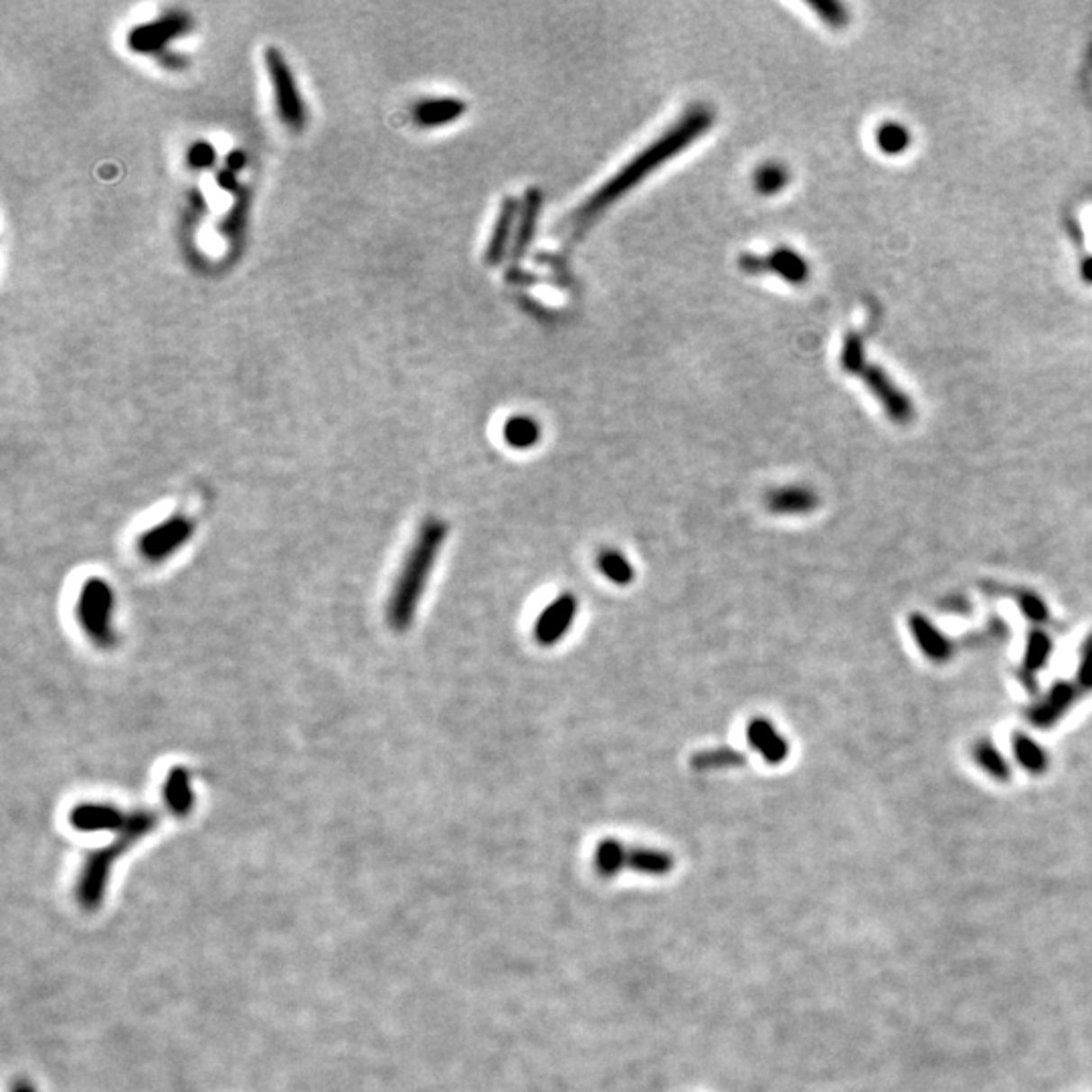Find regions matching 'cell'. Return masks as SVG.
Wrapping results in <instances>:
<instances>
[{
	"instance_id": "obj_28",
	"label": "cell",
	"mask_w": 1092,
	"mask_h": 1092,
	"mask_svg": "<svg viewBox=\"0 0 1092 1092\" xmlns=\"http://www.w3.org/2000/svg\"><path fill=\"white\" fill-rule=\"evenodd\" d=\"M217 183H219V186H221V188H225V191H235V188H237V178H235V172H233V170H229V168L221 170L219 175H217Z\"/></svg>"
},
{
	"instance_id": "obj_17",
	"label": "cell",
	"mask_w": 1092,
	"mask_h": 1092,
	"mask_svg": "<svg viewBox=\"0 0 1092 1092\" xmlns=\"http://www.w3.org/2000/svg\"><path fill=\"white\" fill-rule=\"evenodd\" d=\"M627 868L645 876H666L674 868L672 853L655 848H627Z\"/></svg>"
},
{
	"instance_id": "obj_29",
	"label": "cell",
	"mask_w": 1092,
	"mask_h": 1092,
	"mask_svg": "<svg viewBox=\"0 0 1092 1092\" xmlns=\"http://www.w3.org/2000/svg\"><path fill=\"white\" fill-rule=\"evenodd\" d=\"M245 167V154L241 150H233L231 154L227 156V168L229 170H239Z\"/></svg>"
},
{
	"instance_id": "obj_15",
	"label": "cell",
	"mask_w": 1092,
	"mask_h": 1092,
	"mask_svg": "<svg viewBox=\"0 0 1092 1092\" xmlns=\"http://www.w3.org/2000/svg\"><path fill=\"white\" fill-rule=\"evenodd\" d=\"M817 494L806 486H785L771 490L765 496V506L771 514L798 516L816 510Z\"/></svg>"
},
{
	"instance_id": "obj_20",
	"label": "cell",
	"mask_w": 1092,
	"mask_h": 1092,
	"mask_svg": "<svg viewBox=\"0 0 1092 1092\" xmlns=\"http://www.w3.org/2000/svg\"><path fill=\"white\" fill-rule=\"evenodd\" d=\"M543 429L530 415H514L504 425V441L514 449H530L540 441Z\"/></svg>"
},
{
	"instance_id": "obj_1",
	"label": "cell",
	"mask_w": 1092,
	"mask_h": 1092,
	"mask_svg": "<svg viewBox=\"0 0 1092 1092\" xmlns=\"http://www.w3.org/2000/svg\"><path fill=\"white\" fill-rule=\"evenodd\" d=\"M714 120H717L714 112L704 104H696L690 110H686L684 116L680 118L674 126H670L658 140H654L650 146L644 148L636 158H631L619 172H615L603 186H599L597 191L573 212L569 217L571 231H585L601 212L607 211V207L618 203L623 194L629 193L631 188H636L642 180H645V176H650L652 172L663 167V164L674 158L680 152H684L690 144L708 132Z\"/></svg>"
},
{
	"instance_id": "obj_6",
	"label": "cell",
	"mask_w": 1092,
	"mask_h": 1092,
	"mask_svg": "<svg viewBox=\"0 0 1092 1092\" xmlns=\"http://www.w3.org/2000/svg\"><path fill=\"white\" fill-rule=\"evenodd\" d=\"M194 520L185 514H172L168 519L156 522L154 527L144 530L136 540L138 555L146 563L158 564L168 561L170 556L180 553L188 540L194 535Z\"/></svg>"
},
{
	"instance_id": "obj_13",
	"label": "cell",
	"mask_w": 1092,
	"mask_h": 1092,
	"mask_svg": "<svg viewBox=\"0 0 1092 1092\" xmlns=\"http://www.w3.org/2000/svg\"><path fill=\"white\" fill-rule=\"evenodd\" d=\"M746 741L769 765H781L787 754H790V745L773 726V722H769L767 718H753L749 722Z\"/></svg>"
},
{
	"instance_id": "obj_12",
	"label": "cell",
	"mask_w": 1092,
	"mask_h": 1092,
	"mask_svg": "<svg viewBox=\"0 0 1092 1092\" xmlns=\"http://www.w3.org/2000/svg\"><path fill=\"white\" fill-rule=\"evenodd\" d=\"M467 104L459 97H429L413 105L411 118L419 128H441L464 116Z\"/></svg>"
},
{
	"instance_id": "obj_18",
	"label": "cell",
	"mask_w": 1092,
	"mask_h": 1092,
	"mask_svg": "<svg viewBox=\"0 0 1092 1092\" xmlns=\"http://www.w3.org/2000/svg\"><path fill=\"white\" fill-rule=\"evenodd\" d=\"M593 866L599 876L613 878L623 868H627V848L615 837H605L597 844L593 853Z\"/></svg>"
},
{
	"instance_id": "obj_26",
	"label": "cell",
	"mask_w": 1092,
	"mask_h": 1092,
	"mask_svg": "<svg viewBox=\"0 0 1092 1092\" xmlns=\"http://www.w3.org/2000/svg\"><path fill=\"white\" fill-rule=\"evenodd\" d=\"M215 160H217L215 148H212L209 142H204V140H199V142H194L191 148H188V152H186L188 167L194 168V170L211 168L212 164H215Z\"/></svg>"
},
{
	"instance_id": "obj_16",
	"label": "cell",
	"mask_w": 1092,
	"mask_h": 1092,
	"mask_svg": "<svg viewBox=\"0 0 1092 1092\" xmlns=\"http://www.w3.org/2000/svg\"><path fill=\"white\" fill-rule=\"evenodd\" d=\"M164 799H167L172 814L186 816L193 808V790H191V775L183 767L170 769L164 781Z\"/></svg>"
},
{
	"instance_id": "obj_23",
	"label": "cell",
	"mask_w": 1092,
	"mask_h": 1092,
	"mask_svg": "<svg viewBox=\"0 0 1092 1092\" xmlns=\"http://www.w3.org/2000/svg\"><path fill=\"white\" fill-rule=\"evenodd\" d=\"M876 142L878 148L886 154H900L908 148L910 134L905 126L894 124V122H886V124L878 128Z\"/></svg>"
},
{
	"instance_id": "obj_24",
	"label": "cell",
	"mask_w": 1092,
	"mask_h": 1092,
	"mask_svg": "<svg viewBox=\"0 0 1092 1092\" xmlns=\"http://www.w3.org/2000/svg\"><path fill=\"white\" fill-rule=\"evenodd\" d=\"M249 203H251V194L248 188H243V191L237 194V201L233 203L231 211H229V215L225 217L223 225H221V231H223L225 237H239L243 227H245V219H248V211H249Z\"/></svg>"
},
{
	"instance_id": "obj_27",
	"label": "cell",
	"mask_w": 1092,
	"mask_h": 1092,
	"mask_svg": "<svg viewBox=\"0 0 1092 1092\" xmlns=\"http://www.w3.org/2000/svg\"><path fill=\"white\" fill-rule=\"evenodd\" d=\"M1015 751H1017V754H1020L1022 763L1028 769H1032V771H1042V769H1044V765H1046L1044 757H1042L1040 749L1033 743L1025 741V738H1020V741H1017Z\"/></svg>"
},
{
	"instance_id": "obj_30",
	"label": "cell",
	"mask_w": 1092,
	"mask_h": 1092,
	"mask_svg": "<svg viewBox=\"0 0 1092 1092\" xmlns=\"http://www.w3.org/2000/svg\"><path fill=\"white\" fill-rule=\"evenodd\" d=\"M1082 272L1087 274V277H1088V279H1092V264H1088L1085 269H1082Z\"/></svg>"
},
{
	"instance_id": "obj_4",
	"label": "cell",
	"mask_w": 1092,
	"mask_h": 1092,
	"mask_svg": "<svg viewBox=\"0 0 1092 1092\" xmlns=\"http://www.w3.org/2000/svg\"><path fill=\"white\" fill-rule=\"evenodd\" d=\"M840 365L844 366L845 373L856 375L862 381H864L866 387L874 393L878 401L882 403V407L886 409V413H889L894 421L908 423L910 419H913V405H910V399L905 395V393L898 391L897 384L889 379V375H886L880 366L868 363L864 342H862L858 334L845 336L842 355H840Z\"/></svg>"
},
{
	"instance_id": "obj_5",
	"label": "cell",
	"mask_w": 1092,
	"mask_h": 1092,
	"mask_svg": "<svg viewBox=\"0 0 1092 1092\" xmlns=\"http://www.w3.org/2000/svg\"><path fill=\"white\" fill-rule=\"evenodd\" d=\"M266 69L274 87L279 120L293 132H300L306 126V105H303L290 63L285 61L284 53L277 47L266 49Z\"/></svg>"
},
{
	"instance_id": "obj_10",
	"label": "cell",
	"mask_w": 1092,
	"mask_h": 1092,
	"mask_svg": "<svg viewBox=\"0 0 1092 1092\" xmlns=\"http://www.w3.org/2000/svg\"><path fill=\"white\" fill-rule=\"evenodd\" d=\"M132 814H122L108 803H81L71 811V824L81 832H120L124 834Z\"/></svg>"
},
{
	"instance_id": "obj_11",
	"label": "cell",
	"mask_w": 1092,
	"mask_h": 1092,
	"mask_svg": "<svg viewBox=\"0 0 1092 1092\" xmlns=\"http://www.w3.org/2000/svg\"><path fill=\"white\" fill-rule=\"evenodd\" d=\"M519 215H520L519 199H514V196H506V199L500 203V212L496 217L494 229H492L488 248H486V251H483V264L490 267L502 264L508 245H510L514 225L519 223Z\"/></svg>"
},
{
	"instance_id": "obj_8",
	"label": "cell",
	"mask_w": 1092,
	"mask_h": 1092,
	"mask_svg": "<svg viewBox=\"0 0 1092 1092\" xmlns=\"http://www.w3.org/2000/svg\"><path fill=\"white\" fill-rule=\"evenodd\" d=\"M738 269L749 275L761 274H775L785 282L799 285L809 277V264L806 257L790 248H779L767 256H757V253H743L738 257Z\"/></svg>"
},
{
	"instance_id": "obj_21",
	"label": "cell",
	"mask_w": 1092,
	"mask_h": 1092,
	"mask_svg": "<svg viewBox=\"0 0 1092 1092\" xmlns=\"http://www.w3.org/2000/svg\"><path fill=\"white\" fill-rule=\"evenodd\" d=\"M746 765V757L743 753H738L736 749H730V746H717V749H706L692 754V759H690V767L694 771H718V769H733V767H745Z\"/></svg>"
},
{
	"instance_id": "obj_25",
	"label": "cell",
	"mask_w": 1092,
	"mask_h": 1092,
	"mask_svg": "<svg viewBox=\"0 0 1092 1092\" xmlns=\"http://www.w3.org/2000/svg\"><path fill=\"white\" fill-rule=\"evenodd\" d=\"M808 5L821 21L829 24V27L842 29L848 24V8L840 3H835V0H811V3H808Z\"/></svg>"
},
{
	"instance_id": "obj_14",
	"label": "cell",
	"mask_w": 1092,
	"mask_h": 1092,
	"mask_svg": "<svg viewBox=\"0 0 1092 1092\" xmlns=\"http://www.w3.org/2000/svg\"><path fill=\"white\" fill-rule=\"evenodd\" d=\"M543 204H545L543 191H540V188H528L527 194H524V201L520 204L519 227H516V237L512 243L514 264H519V261L524 257V253L528 251L532 239H535L540 212H543Z\"/></svg>"
},
{
	"instance_id": "obj_7",
	"label": "cell",
	"mask_w": 1092,
	"mask_h": 1092,
	"mask_svg": "<svg viewBox=\"0 0 1092 1092\" xmlns=\"http://www.w3.org/2000/svg\"><path fill=\"white\" fill-rule=\"evenodd\" d=\"M191 29H193L191 14H186L183 11H170L150 23L136 24V27L128 32L126 43L130 47V51H134V53L156 55V53L164 51V47L172 43L175 39L186 35Z\"/></svg>"
},
{
	"instance_id": "obj_3",
	"label": "cell",
	"mask_w": 1092,
	"mask_h": 1092,
	"mask_svg": "<svg viewBox=\"0 0 1092 1092\" xmlns=\"http://www.w3.org/2000/svg\"><path fill=\"white\" fill-rule=\"evenodd\" d=\"M76 618L86 637L100 650H112L116 636V593L110 582L89 577L81 585L76 601Z\"/></svg>"
},
{
	"instance_id": "obj_2",
	"label": "cell",
	"mask_w": 1092,
	"mask_h": 1092,
	"mask_svg": "<svg viewBox=\"0 0 1092 1092\" xmlns=\"http://www.w3.org/2000/svg\"><path fill=\"white\" fill-rule=\"evenodd\" d=\"M447 532L446 520L429 516L419 527L415 540L407 550L387 601V623L397 634H403L413 626L419 603H421L441 548L446 545Z\"/></svg>"
},
{
	"instance_id": "obj_9",
	"label": "cell",
	"mask_w": 1092,
	"mask_h": 1092,
	"mask_svg": "<svg viewBox=\"0 0 1092 1092\" xmlns=\"http://www.w3.org/2000/svg\"><path fill=\"white\" fill-rule=\"evenodd\" d=\"M579 611V601L573 593H561L550 601L535 623V642L540 647H553L569 634Z\"/></svg>"
},
{
	"instance_id": "obj_19",
	"label": "cell",
	"mask_w": 1092,
	"mask_h": 1092,
	"mask_svg": "<svg viewBox=\"0 0 1092 1092\" xmlns=\"http://www.w3.org/2000/svg\"><path fill=\"white\" fill-rule=\"evenodd\" d=\"M597 569L607 581H611L618 587H627L636 579L634 564L627 561V556L619 553L618 548H603L597 555Z\"/></svg>"
},
{
	"instance_id": "obj_22",
	"label": "cell",
	"mask_w": 1092,
	"mask_h": 1092,
	"mask_svg": "<svg viewBox=\"0 0 1092 1092\" xmlns=\"http://www.w3.org/2000/svg\"><path fill=\"white\" fill-rule=\"evenodd\" d=\"M787 183H790V172H787L783 164H779V162L761 164V167L754 170V175H753L754 191L763 196H773L777 193H781L787 186Z\"/></svg>"
}]
</instances>
